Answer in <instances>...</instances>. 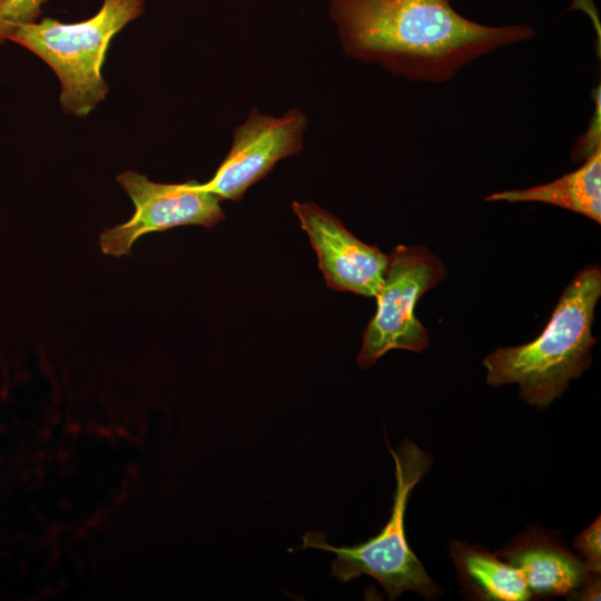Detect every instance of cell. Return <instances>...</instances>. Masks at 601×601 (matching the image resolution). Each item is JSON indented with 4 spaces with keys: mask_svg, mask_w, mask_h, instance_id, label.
<instances>
[{
    "mask_svg": "<svg viewBox=\"0 0 601 601\" xmlns=\"http://www.w3.org/2000/svg\"><path fill=\"white\" fill-rule=\"evenodd\" d=\"M48 1L0 0V43L8 40L18 26L39 20Z\"/></svg>",
    "mask_w": 601,
    "mask_h": 601,
    "instance_id": "obj_12",
    "label": "cell"
},
{
    "mask_svg": "<svg viewBox=\"0 0 601 601\" xmlns=\"http://www.w3.org/2000/svg\"><path fill=\"white\" fill-rule=\"evenodd\" d=\"M450 554L464 592L483 601H526L532 594L522 573L486 550L454 541Z\"/></svg>",
    "mask_w": 601,
    "mask_h": 601,
    "instance_id": "obj_11",
    "label": "cell"
},
{
    "mask_svg": "<svg viewBox=\"0 0 601 601\" xmlns=\"http://www.w3.org/2000/svg\"><path fill=\"white\" fill-rule=\"evenodd\" d=\"M144 11L145 0H102L89 19L43 18L18 26L8 40L42 59L60 81L62 109L85 117L107 96L101 70L111 39Z\"/></svg>",
    "mask_w": 601,
    "mask_h": 601,
    "instance_id": "obj_3",
    "label": "cell"
},
{
    "mask_svg": "<svg viewBox=\"0 0 601 601\" xmlns=\"http://www.w3.org/2000/svg\"><path fill=\"white\" fill-rule=\"evenodd\" d=\"M601 523L598 516L588 528L580 532L574 539V548L580 552L583 562L589 571L600 573L601 571Z\"/></svg>",
    "mask_w": 601,
    "mask_h": 601,
    "instance_id": "obj_13",
    "label": "cell"
},
{
    "mask_svg": "<svg viewBox=\"0 0 601 601\" xmlns=\"http://www.w3.org/2000/svg\"><path fill=\"white\" fill-rule=\"evenodd\" d=\"M487 201H538L581 214L601 221V146L597 147L583 165L551 183L526 189L504 190L485 197Z\"/></svg>",
    "mask_w": 601,
    "mask_h": 601,
    "instance_id": "obj_10",
    "label": "cell"
},
{
    "mask_svg": "<svg viewBox=\"0 0 601 601\" xmlns=\"http://www.w3.org/2000/svg\"><path fill=\"white\" fill-rule=\"evenodd\" d=\"M495 554L522 573L532 597H573L593 573L582 559L535 528H529Z\"/></svg>",
    "mask_w": 601,
    "mask_h": 601,
    "instance_id": "obj_9",
    "label": "cell"
},
{
    "mask_svg": "<svg viewBox=\"0 0 601 601\" xmlns=\"http://www.w3.org/2000/svg\"><path fill=\"white\" fill-rule=\"evenodd\" d=\"M292 207L316 252L327 286L376 297L383 285L387 255L359 240L339 219L314 203L294 201Z\"/></svg>",
    "mask_w": 601,
    "mask_h": 601,
    "instance_id": "obj_8",
    "label": "cell"
},
{
    "mask_svg": "<svg viewBox=\"0 0 601 601\" xmlns=\"http://www.w3.org/2000/svg\"><path fill=\"white\" fill-rule=\"evenodd\" d=\"M597 112L591 124L590 129L584 134L580 140L578 148V155L580 158H587L600 144V96L597 101Z\"/></svg>",
    "mask_w": 601,
    "mask_h": 601,
    "instance_id": "obj_14",
    "label": "cell"
},
{
    "mask_svg": "<svg viewBox=\"0 0 601 601\" xmlns=\"http://www.w3.org/2000/svg\"><path fill=\"white\" fill-rule=\"evenodd\" d=\"M346 51L414 81L443 83L472 61L535 36L524 23L487 26L451 0H329Z\"/></svg>",
    "mask_w": 601,
    "mask_h": 601,
    "instance_id": "obj_1",
    "label": "cell"
},
{
    "mask_svg": "<svg viewBox=\"0 0 601 601\" xmlns=\"http://www.w3.org/2000/svg\"><path fill=\"white\" fill-rule=\"evenodd\" d=\"M395 465V491L391 516L375 536L354 546H334L321 532H307L298 549L314 548L335 554L332 575L348 582L361 575L375 579L391 600L405 591L432 599L439 588L411 550L405 534V511L413 489L431 466V456L410 440L396 447L388 446Z\"/></svg>",
    "mask_w": 601,
    "mask_h": 601,
    "instance_id": "obj_4",
    "label": "cell"
},
{
    "mask_svg": "<svg viewBox=\"0 0 601 601\" xmlns=\"http://www.w3.org/2000/svg\"><path fill=\"white\" fill-rule=\"evenodd\" d=\"M376 313L363 333L357 365L367 368L391 349L422 352L428 332L414 314L416 303L445 278L443 262L423 246H396L387 255Z\"/></svg>",
    "mask_w": 601,
    "mask_h": 601,
    "instance_id": "obj_5",
    "label": "cell"
},
{
    "mask_svg": "<svg viewBox=\"0 0 601 601\" xmlns=\"http://www.w3.org/2000/svg\"><path fill=\"white\" fill-rule=\"evenodd\" d=\"M305 126L304 114L296 109L282 117L252 111L236 129L228 155L203 186L221 200H239L278 160L302 149Z\"/></svg>",
    "mask_w": 601,
    "mask_h": 601,
    "instance_id": "obj_7",
    "label": "cell"
},
{
    "mask_svg": "<svg viewBox=\"0 0 601 601\" xmlns=\"http://www.w3.org/2000/svg\"><path fill=\"white\" fill-rule=\"evenodd\" d=\"M117 181L131 198L135 213L126 223L100 234V247L106 255H130L132 244L149 233L183 225L210 228L225 217L221 199L195 180L162 184L139 173L126 171Z\"/></svg>",
    "mask_w": 601,
    "mask_h": 601,
    "instance_id": "obj_6",
    "label": "cell"
},
{
    "mask_svg": "<svg viewBox=\"0 0 601 601\" xmlns=\"http://www.w3.org/2000/svg\"><path fill=\"white\" fill-rule=\"evenodd\" d=\"M601 296V269L582 268L564 288L546 326L532 342L501 347L483 359L486 383L518 384L521 398L546 408L591 363V328Z\"/></svg>",
    "mask_w": 601,
    "mask_h": 601,
    "instance_id": "obj_2",
    "label": "cell"
}]
</instances>
